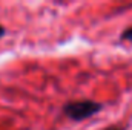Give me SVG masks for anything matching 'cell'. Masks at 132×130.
Segmentation results:
<instances>
[{
    "mask_svg": "<svg viewBox=\"0 0 132 130\" xmlns=\"http://www.w3.org/2000/svg\"><path fill=\"white\" fill-rule=\"evenodd\" d=\"M5 34H6V28H5V26H2V25H0V38H2V37H3V35H5Z\"/></svg>",
    "mask_w": 132,
    "mask_h": 130,
    "instance_id": "cell-4",
    "label": "cell"
},
{
    "mask_svg": "<svg viewBox=\"0 0 132 130\" xmlns=\"http://www.w3.org/2000/svg\"><path fill=\"white\" fill-rule=\"evenodd\" d=\"M104 130H126V127H120V126H111V127H106Z\"/></svg>",
    "mask_w": 132,
    "mask_h": 130,
    "instance_id": "cell-3",
    "label": "cell"
},
{
    "mask_svg": "<svg viewBox=\"0 0 132 130\" xmlns=\"http://www.w3.org/2000/svg\"><path fill=\"white\" fill-rule=\"evenodd\" d=\"M120 40H123V41H131L132 43V26L129 28H125L121 34H120Z\"/></svg>",
    "mask_w": 132,
    "mask_h": 130,
    "instance_id": "cell-2",
    "label": "cell"
},
{
    "mask_svg": "<svg viewBox=\"0 0 132 130\" xmlns=\"http://www.w3.org/2000/svg\"><path fill=\"white\" fill-rule=\"evenodd\" d=\"M66 118L75 123H81L88 118L95 116L103 110V104L95 99H74L63 104L62 107Z\"/></svg>",
    "mask_w": 132,
    "mask_h": 130,
    "instance_id": "cell-1",
    "label": "cell"
}]
</instances>
